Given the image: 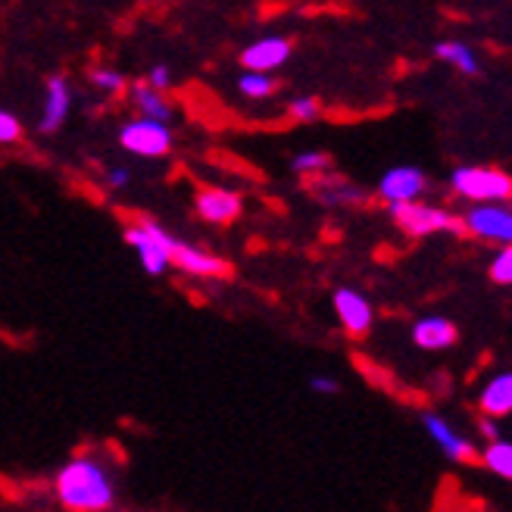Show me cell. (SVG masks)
Wrapping results in <instances>:
<instances>
[{
	"instance_id": "cell-8",
	"label": "cell",
	"mask_w": 512,
	"mask_h": 512,
	"mask_svg": "<svg viewBox=\"0 0 512 512\" xmlns=\"http://www.w3.org/2000/svg\"><path fill=\"white\" fill-rule=\"evenodd\" d=\"M169 253H172V266H178L188 275H197V278H222V275L232 272V266H228L222 256L207 253V250H200L194 244H185L182 238L172 241Z\"/></svg>"
},
{
	"instance_id": "cell-15",
	"label": "cell",
	"mask_w": 512,
	"mask_h": 512,
	"mask_svg": "<svg viewBox=\"0 0 512 512\" xmlns=\"http://www.w3.org/2000/svg\"><path fill=\"white\" fill-rule=\"evenodd\" d=\"M459 338V331L450 319H441V316H431V319H419L413 325V341L416 347L422 350H447L453 347Z\"/></svg>"
},
{
	"instance_id": "cell-16",
	"label": "cell",
	"mask_w": 512,
	"mask_h": 512,
	"mask_svg": "<svg viewBox=\"0 0 512 512\" xmlns=\"http://www.w3.org/2000/svg\"><path fill=\"white\" fill-rule=\"evenodd\" d=\"M128 97H132V104L144 113V116H150V119H160V122H172V107H169V100L163 97V91H157L153 85H147V79L144 82H135L132 88H128Z\"/></svg>"
},
{
	"instance_id": "cell-26",
	"label": "cell",
	"mask_w": 512,
	"mask_h": 512,
	"mask_svg": "<svg viewBox=\"0 0 512 512\" xmlns=\"http://www.w3.org/2000/svg\"><path fill=\"white\" fill-rule=\"evenodd\" d=\"M147 85H153L157 91H166V88L172 85V72H169V66H166V63L150 66V72H147Z\"/></svg>"
},
{
	"instance_id": "cell-21",
	"label": "cell",
	"mask_w": 512,
	"mask_h": 512,
	"mask_svg": "<svg viewBox=\"0 0 512 512\" xmlns=\"http://www.w3.org/2000/svg\"><path fill=\"white\" fill-rule=\"evenodd\" d=\"M291 169L297 175H316V172L331 169V157H328V153H322V150H303V153H297V157L291 160Z\"/></svg>"
},
{
	"instance_id": "cell-7",
	"label": "cell",
	"mask_w": 512,
	"mask_h": 512,
	"mask_svg": "<svg viewBox=\"0 0 512 512\" xmlns=\"http://www.w3.org/2000/svg\"><path fill=\"white\" fill-rule=\"evenodd\" d=\"M44 113L38 119V132L41 135H54L66 125L69 113H72V88L66 82V75L54 72L47 79V88H44Z\"/></svg>"
},
{
	"instance_id": "cell-17",
	"label": "cell",
	"mask_w": 512,
	"mask_h": 512,
	"mask_svg": "<svg viewBox=\"0 0 512 512\" xmlns=\"http://www.w3.org/2000/svg\"><path fill=\"white\" fill-rule=\"evenodd\" d=\"M481 409H484V416H506L512 413V372H503L497 378L488 381V388L481 391Z\"/></svg>"
},
{
	"instance_id": "cell-5",
	"label": "cell",
	"mask_w": 512,
	"mask_h": 512,
	"mask_svg": "<svg viewBox=\"0 0 512 512\" xmlns=\"http://www.w3.org/2000/svg\"><path fill=\"white\" fill-rule=\"evenodd\" d=\"M453 191L466 200H506L512 197V178L500 169L463 166L453 172Z\"/></svg>"
},
{
	"instance_id": "cell-11",
	"label": "cell",
	"mask_w": 512,
	"mask_h": 512,
	"mask_svg": "<svg viewBox=\"0 0 512 512\" xmlns=\"http://www.w3.org/2000/svg\"><path fill=\"white\" fill-rule=\"evenodd\" d=\"M335 313H338L341 325L350 331L353 338L369 335V328H372V303L363 294H356L350 288H338L335 291Z\"/></svg>"
},
{
	"instance_id": "cell-12",
	"label": "cell",
	"mask_w": 512,
	"mask_h": 512,
	"mask_svg": "<svg viewBox=\"0 0 512 512\" xmlns=\"http://www.w3.org/2000/svg\"><path fill=\"white\" fill-rule=\"evenodd\" d=\"M425 428H428V434L434 441H438V447L450 456V459H456V463H463V466H472V463H478V450H475V444L472 441H466L463 434H456L441 416H434V413H428L425 419Z\"/></svg>"
},
{
	"instance_id": "cell-18",
	"label": "cell",
	"mask_w": 512,
	"mask_h": 512,
	"mask_svg": "<svg viewBox=\"0 0 512 512\" xmlns=\"http://www.w3.org/2000/svg\"><path fill=\"white\" fill-rule=\"evenodd\" d=\"M434 57L450 63L453 69H459L463 75H478L481 72V66H478V60L472 54V47L463 44V41H441V44H434Z\"/></svg>"
},
{
	"instance_id": "cell-20",
	"label": "cell",
	"mask_w": 512,
	"mask_h": 512,
	"mask_svg": "<svg viewBox=\"0 0 512 512\" xmlns=\"http://www.w3.org/2000/svg\"><path fill=\"white\" fill-rule=\"evenodd\" d=\"M238 88L244 97H253V100H263L269 94H275V79H269V72H244L238 79Z\"/></svg>"
},
{
	"instance_id": "cell-27",
	"label": "cell",
	"mask_w": 512,
	"mask_h": 512,
	"mask_svg": "<svg viewBox=\"0 0 512 512\" xmlns=\"http://www.w3.org/2000/svg\"><path fill=\"white\" fill-rule=\"evenodd\" d=\"M310 388H313V391H319V394H338V391H341V384H338L335 378L316 375V378L310 381Z\"/></svg>"
},
{
	"instance_id": "cell-14",
	"label": "cell",
	"mask_w": 512,
	"mask_h": 512,
	"mask_svg": "<svg viewBox=\"0 0 512 512\" xmlns=\"http://www.w3.org/2000/svg\"><path fill=\"white\" fill-rule=\"evenodd\" d=\"M291 57V41L288 38H263L250 44L244 54H241V63L244 69L250 72H272L278 66H285Z\"/></svg>"
},
{
	"instance_id": "cell-4",
	"label": "cell",
	"mask_w": 512,
	"mask_h": 512,
	"mask_svg": "<svg viewBox=\"0 0 512 512\" xmlns=\"http://www.w3.org/2000/svg\"><path fill=\"white\" fill-rule=\"evenodd\" d=\"M119 144L128 153H135V157H166L172 150V132L166 122L141 116V119H132L122 125Z\"/></svg>"
},
{
	"instance_id": "cell-24",
	"label": "cell",
	"mask_w": 512,
	"mask_h": 512,
	"mask_svg": "<svg viewBox=\"0 0 512 512\" xmlns=\"http://www.w3.org/2000/svg\"><path fill=\"white\" fill-rule=\"evenodd\" d=\"M491 278L497 285H512V244H506V250L497 253V260L491 263Z\"/></svg>"
},
{
	"instance_id": "cell-22",
	"label": "cell",
	"mask_w": 512,
	"mask_h": 512,
	"mask_svg": "<svg viewBox=\"0 0 512 512\" xmlns=\"http://www.w3.org/2000/svg\"><path fill=\"white\" fill-rule=\"evenodd\" d=\"M91 85L107 91V94H122L125 91V75L116 72V69H107V66H97L91 69Z\"/></svg>"
},
{
	"instance_id": "cell-28",
	"label": "cell",
	"mask_w": 512,
	"mask_h": 512,
	"mask_svg": "<svg viewBox=\"0 0 512 512\" xmlns=\"http://www.w3.org/2000/svg\"><path fill=\"white\" fill-rule=\"evenodd\" d=\"M107 185H110V188H125V185H128V169H125V166L110 169V172H107Z\"/></svg>"
},
{
	"instance_id": "cell-10",
	"label": "cell",
	"mask_w": 512,
	"mask_h": 512,
	"mask_svg": "<svg viewBox=\"0 0 512 512\" xmlns=\"http://www.w3.org/2000/svg\"><path fill=\"white\" fill-rule=\"evenodd\" d=\"M428 182H425V172L413 169V166H394L381 175V185L378 194L388 200V203H400V200H416L419 194H425Z\"/></svg>"
},
{
	"instance_id": "cell-2",
	"label": "cell",
	"mask_w": 512,
	"mask_h": 512,
	"mask_svg": "<svg viewBox=\"0 0 512 512\" xmlns=\"http://www.w3.org/2000/svg\"><path fill=\"white\" fill-rule=\"evenodd\" d=\"M125 241H128V247L138 253V260H141L147 275L160 278V275L169 272V266H172V253L169 250H172L175 238L166 232L160 222L141 216L138 222H132V225L125 228Z\"/></svg>"
},
{
	"instance_id": "cell-9",
	"label": "cell",
	"mask_w": 512,
	"mask_h": 512,
	"mask_svg": "<svg viewBox=\"0 0 512 512\" xmlns=\"http://www.w3.org/2000/svg\"><path fill=\"white\" fill-rule=\"evenodd\" d=\"M194 207H197V216H200L203 222L228 225V222H235V219L241 216L244 200H241V194H235V191L207 188V191H200V194H197Z\"/></svg>"
},
{
	"instance_id": "cell-13",
	"label": "cell",
	"mask_w": 512,
	"mask_h": 512,
	"mask_svg": "<svg viewBox=\"0 0 512 512\" xmlns=\"http://www.w3.org/2000/svg\"><path fill=\"white\" fill-rule=\"evenodd\" d=\"M466 232H475L478 238L512 244V213L500 207H478L466 216Z\"/></svg>"
},
{
	"instance_id": "cell-6",
	"label": "cell",
	"mask_w": 512,
	"mask_h": 512,
	"mask_svg": "<svg viewBox=\"0 0 512 512\" xmlns=\"http://www.w3.org/2000/svg\"><path fill=\"white\" fill-rule=\"evenodd\" d=\"M310 178V191L316 194L319 203L325 207H360L366 203V191L356 188L350 178L338 175V172H316V175H306Z\"/></svg>"
},
{
	"instance_id": "cell-19",
	"label": "cell",
	"mask_w": 512,
	"mask_h": 512,
	"mask_svg": "<svg viewBox=\"0 0 512 512\" xmlns=\"http://www.w3.org/2000/svg\"><path fill=\"white\" fill-rule=\"evenodd\" d=\"M481 463L488 466L494 475H500V478H506V481H512V444L509 441H491L488 444V450L481 453Z\"/></svg>"
},
{
	"instance_id": "cell-23",
	"label": "cell",
	"mask_w": 512,
	"mask_h": 512,
	"mask_svg": "<svg viewBox=\"0 0 512 512\" xmlns=\"http://www.w3.org/2000/svg\"><path fill=\"white\" fill-rule=\"evenodd\" d=\"M288 113L297 122H316L322 116V104H319L316 97H294L291 104H288Z\"/></svg>"
},
{
	"instance_id": "cell-29",
	"label": "cell",
	"mask_w": 512,
	"mask_h": 512,
	"mask_svg": "<svg viewBox=\"0 0 512 512\" xmlns=\"http://www.w3.org/2000/svg\"><path fill=\"white\" fill-rule=\"evenodd\" d=\"M481 434L484 438H491V441H497L500 438V428L494 425V419L488 416V419H481Z\"/></svg>"
},
{
	"instance_id": "cell-3",
	"label": "cell",
	"mask_w": 512,
	"mask_h": 512,
	"mask_svg": "<svg viewBox=\"0 0 512 512\" xmlns=\"http://www.w3.org/2000/svg\"><path fill=\"white\" fill-rule=\"evenodd\" d=\"M391 219L403 228L406 235H413V238L434 235V232H453V235L466 232L463 219H456L453 213H447L441 207H425V203H416V200L391 203Z\"/></svg>"
},
{
	"instance_id": "cell-1",
	"label": "cell",
	"mask_w": 512,
	"mask_h": 512,
	"mask_svg": "<svg viewBox=\"0 0 512 512\" xmlns=\"http://www.w3.org/2000/svg\"><path fill=\"white\" fill-rule=\"evenodd\" d=\"M57 497L72 512H100L113 506V481L94 459H72L57 475Z\"/></svg>"
},
{
	"instance_id": "cell-25",
	"label": "cell",
	"mask_w": 512,
	"mask_h": 512,
	"mask_svg": "<svg viewBox=\"0 0 512 512\" xmlns=\"http://www.w3.org/2000/svg\"><path fill=\"white\" fill-rule=\"evenodd\" d=\"M22 138V125L13 113L7 110H0V144H13Z\"/></svg>"
}]
</instances>
